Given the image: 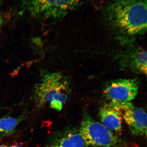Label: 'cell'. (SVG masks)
<instances>
[{"mask_svg": "<svg viewBox=\"0 0 147 147\" xmlns=\"http://www.w3.org/2000/svg\"><path fill=\"white\" fill-rule=\"evenodd\" d=\"M119 104L123 121L128 126L131 134L136 136H146L147 114L145 110L134 106L131 102Z\"/></svg>", "mask_w": 147, "mask_h": 147, "instance_id": "8992f818", "label": "cell"}, {"mask_svg": "<svg viewBox=\"0 0 147 147\" xmlns=\"http://www.w3.org/2000/svg\"><path fill=\"white\" fill-rule=\"evenodd\" d=\"M139 89V84L136 79H117L106 86L103 94L109 102L122 104L134 100Z\"/></svg>", "mask_w": 147, "mask_h": 147, "instance_id": "5b68a950", "label": "cell"}, {"mask_svg": "<svg viewBox=\"0 0 147 147\" xmlns=\"http://www.w3.org/2000/svg\"><path fill=\"white\" fill-rule=\"evenodd\" d=\"M69 82L60 72H42L34 89L37 105L42 107L49 104L54 110L60 111L67 100Z\"/></svg>", "mask_w": 147, "mask_h": 147, "instance_id": "7a4b0ae2", "label": "cell"}, {"mask_svg": "<svg viewBox=\"0 0 147 147\" xmlns=\"http://www.w3.org/2000/svg\"><path fill=\"white\" fill-rule=\"evenodd\" d=\"M10 147H23L21 146L20 145H13V146H11Z\"/></svg>", "mask_w": 147, "mask_h": 147, "instance_id": "7c38bea8", "label": "cell"}, {"mask_svg": "<svg viewBox=\"0 0 147 147\" xmlns=\"http://www.w3.org/2000/svg\"><path fill=\"white\" fill-rule=\"evenodd\" d=\"M101 123L113 133H120L122 130L123 119L119 104L109 102L99 111Z\"/></svg>", "mask_w": 147, "mask_h": 147, "instance_id": "52a82bcc", "label": "cell"}, {"mask_svg": "<svg viewBox=\"0 0 147 147\" xmlns=\"http://www.w3.org/2000/svg\"><path fill=\"white\" fill-rule=\"evenodd\" d=\"M3 22V19L1 11V6L0 3V30L2 27Z\"/></svg>", "mask_w": 147, "mask_h": 147, "instance_id": "8fae6325", "label": "cell"}, {"mask_svg": "<svg viewBox=\"0 0 147 147\" xmlns=\"http://www.w3.org/2000/svg\"><path fill=\"white\" fill-rule=\"evenodd\" d=\"M104 14L109 24L129 35L140 34L147 29V0H112Z\"/></svg>", "mask_w": 147, "mask_h": 147, "instance_id": "6da1fadb", "label": "cell"}, {"mask_svg": "<svg viewBox=\"0 0 147 147\" xmlns=\"http://www.w3.org/2000/svg\"><path fill=\"white\" fill-rule=\"evenodd\" d=\"M82 0H24L23 10L41 19H57L81 5Z\"/></svg>", "mask_w": 147, "mask_h": 147, "instance_id": "3957f363", "label": "cell"}, {"mask_svg": "<svg viewBox=\"0 0 147 147\" xmlns=\"http://www.w3.org/2000/svg\"><path fill=\"white\" fill-rule=\"evenodd\" d=\"M79 132L88 146L113 147L117 143V137L114 133L89 116L82 121Z\"/></svg>", "mask_w": 147, "mask_h": 147, "instance_id": "277c9868", "label": "cell"}, {"mask_svg": "<svg viewBox=\"0 0 147 147\" xmlns=\"http://www.w3.org/2000/svg\"><path fill=\"white\" fill-rule=\"evenodd\" d=\"M147 52L143 49H138L130 57L129 66L134 72L147 74Z\"/></svg>", "mask_w": 147, "mask_h": 147, "instance_id": "9c48e42d", "label": "cell"}, {"mask_svg": "<svg viewBox=\"0 0 147 147\" xmlns=\"http://www.w3.org/2000/svg\"><path fill=\"white\" fill-rule=\"evenodd\" d=\"M79 131H73L65 134L49 147H87Z\"/></svg>", "mask_w": 147, "mask_h": 147, "instance_id": "ba28073f", "label": "cell"}, {"mask_svg": "<svg viewBox=\"0 0 147 147\" xmlns=\"http://www.w3.org/2000/svg\"><path fill=\"white\" fill-rule=\"evenodd\" d=\"M19 122L18 119L5 117L0 119V134H8L14 131Z\"/></svg>", "mask_w": 147, "mask_h": 147, "instance_id": "30bf717a", "label": "cell"}, {"mask_svg": "<svg viewBox=\"0 0 147 147\" xmlns=\"http://www.w3.org/2000/svg\"><path fill=\"white\" fill-rule=\"evenodd\" d=\"M0 147H8L7 146H5V145H1L0 146Z\"/></svg>", "mask_w": 147, "mask_h": 147, "instance_id": "4fadbf2b", "label": "cell"}]
</instances>
